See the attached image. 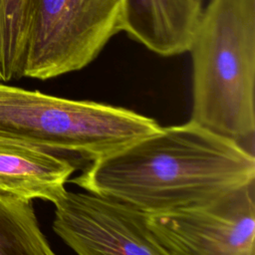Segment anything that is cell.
I'll return each mask as SVG.
<instances>
[{"instance_id":"cell-9","label":"cell","mask_w":255,"mask_h":255,"mask_svg":"<svg viewBox=\"0 0 255 255\" xmlns=\"http://www.w3.org/2000/svg\"><path fill=\"white\" fill-rule=\"evenodd\" d=\"M0 255H57L40 228L32 201L0 193Z\"/></svg>"},{"instance_id":"cell-3","label":"cell","mask_w":255,"mask_h":255,"mask_svg":"<svg viewBox=\"0 0 255 255\" xmlns=\"http://www.w3.org/2000/svg\"><path fill=\"white\" fill-rule=\"evenodd\" d=\"M160 126L133 111L0 83V136L46 150L106 157L156 132Z\"/></svg>"},{"instance_id":"cell-1","label":"cell","mask_w":255,"mask_h":255,"mask_svg":"<svg viewBox=\"0 0 255 255\" xmlns=\"http://www.w3.org/2000/svg\"><path fill=\"white\" fill-rule=\"evenodd\" d=\"M254 179L252 152L188 121L90 161L69 182L155 214L210 204Z\"/></svg>"},{"instance_id":"cell-2","label":"cell","mask_w":255,"mask_h":255,"mask_svg":"<svg viewBox=\"0 0 255 255\" xmlns=\"http://www.w3.org/2000/svg\"><path fill=\"white\" fill-rule=\"evenodd\" d=\"M188 52L194 124L237 142L255 130V0H210Z\"/></svg>"},{"instance_id":"cell-4","label":"cell","mask_w":255,"mask_h":255,"mask_svg":"<svg viewBox=\"0 0 255 255\" xmlns=\"http://www.w3.org/2000/svg\"><path fill=\"white\" fill-rule=\"evenodd\" d=\"M124 0H33L23 77L84 69L122 31Z\"/></svg>"},{"instance_id":"cell-5","label":"cell","mask_w":255,"mask_h":255,"mask_svg":"<svg viewBox=\"0 0 255 255\" xmlns=\"http://www.w3.org/2000/svg\"><path fill=\"white\" fill-rule=\"evenodd\" d=\"M53 230L77 255H168L146 213L89 191H66L54 204Z\"/></svg>"},{"instance_id":"cell-6","label":"cell","mask_w":255,"mask_h":255,"mask_svg":"<svg viewBox=\"0 0 255 255\" xmlns=\"http://www.w3.org/2000/svg\"><path fill=\"white\" fill-rule=\"evenodd\" d=\"M168 255H255L254 184L210 204L147 214Z\"/></svg>"},{"instance_id":"cell-10","label":"cell","mask_w":255,"mask_h":255,"mask_svg":"<svg viewBox=\"0 0 255 255\" xmlns=\"http://www.w3.org/2000/svg\"><path fill=\"white\" fill-rule=\"evenodd\" d=\"M33 0H0V83L23 77Z\"/></svg>"},{"instance_id":"cell-8","label":"cell","mask_w":255,"mask_h":255,"mask_svg":"<svg viewBox=\"0 0 255 255\" xmlns=\"http://www.w3.org/2000/svg\"><path fill=\"white\" fill-rule=\"evenodd\" d=\"M76 170L67 158L10 137L0 136V193L55 204L67 191L65 185Z\"/></svg>"},{"instance_id":"cell-7","label":"cell","mask_w":255,"mask_h":255,"mask_svg":"<svg viewBox=\"0 0 255 255\" xmlns=\"http://www.w3.org/2000/svg\"><path fill=\"white\" fill-rule=\"evenodd\" d=\"M203 0H124L122 31L149 51L171 57L188 52Z\"/></svg>"}]
</instances>
